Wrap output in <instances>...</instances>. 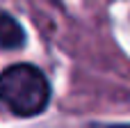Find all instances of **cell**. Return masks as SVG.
<instances>
[{"instance_id": "3957f363", "label": "cell", "mask_w": 130, "mask_h": 128, "mask_svg": "<svg viewBox=\"0 0 130 128\" xmlns=\"http://www.w3.org/2000/svg\"><path fill=\"white\" fill-rule=\"evenodd\" d=\"M107 128H130V126H107Z\"/></svg>"}, {"instance_id": "6da1fadb", "label": "cell", "mask_w": 130, "mask_h": 128, "mask_svg": "<svg viewBox=\"0 0 130 128\" xmlns=\"http://www.w3.org/2000/svg\"><path fill=\"white\" fill-rule=\"evenodd\" d=\"M0 101L18 117H32L46 110L50 85L41 69L32 64H14L0 73Z\"/></svg>"}, {"instance_id": "7a4b0ae2", "label": "cell", "mask_w": 130, "mask_h": 128, "mask_svg": "<svg viewBox=\"0 0 130 128\" xmlns=\"http://www.w3.org/2000/svg\"><path fill=\"white\" fill-rule=\"evenodd\" d=\"M25 44L23 25L11 16L0 11V50H18Z\"/></svg>"}]
</instances>
